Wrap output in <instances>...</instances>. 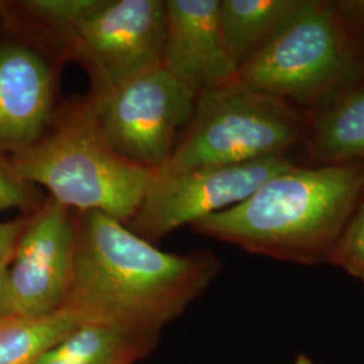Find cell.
Listing matches in <instances>:
<instances>
[{
    "mask_svg": "<svg viewBox=\"0 0 364 364\" xmlns=\"http://www.w3.org/2000/svg\"><path fill=\"white\" fill-rule=\"evenodd\" d=\"M305 129L304 119L290 103L232 80L197 95L181 141L166 166L154 174L168 177L285 156L289 147L302 141Z\"/></svg>",
    "mask_w": 364,
    "mask_h": 364,
    "instance_id": "obj_5",
    "label": "cell"
},
{
    "mask_svg": "<svg viewBox=\"0 0 364 364\" xmlns=\"http://www.w3.org/2000/svg\"><path fill=\"white\" fill-rule=\"evenodd\" d=\"M316 159L331 164L364 159V85L341 97L318 117L312 138Z\"/></svg>",
    "mask_w": 364,
    "mask_h": 364,
    "instance_id": "obj_14",
    "label": "cell"
},
{
    "mask_svg": "<svg viewBox=\"0 0 364 364\" xmlns=\"http://www.w3.org/2000/svg\"><path fill=\"white\" fill-rule=\"evenodd\" d=\"M76 250V223L55 198L31 216L14 251L9 287L14 316L33 318L64 308Z\"/></svg>",
    "mask_w": 364,
    "mask_h": 364,
    "instance_id": "obj_9",
    "label": "cell"
},
{
    "mask_svg": "<svg viewBox=\"0 0 364 364\" xmlns=\"http://www.w3.org/2000/svg\"><path fill=\"white\" fill-rule=\"evenodd\" d=\"M75 223L73 273L63 309L84 324L156 340L220 270L209 252H164L102 212H77Z\"/></svg>",
    "mask_w": 364,
    "mask_h": 364,
    "instance_id": "obj_1",
    "label": "cell"
},
{
    "mask_svg": "<svg viewBox=\"0 0 364 364\" xmlns=\"http://www.w3.org/2000/svg\"><path fill=\"white\" fill-rule=\"evenodd\" d=\"M293 166L287 156H275L168 177L153 174L144 201L129 223L130 230L147 242L162 239L180 227L242 203L262 183Z\"/></svg>",
    "mask_w": 364,
    "mask_h": 364,
    "instance_id": "obj_8",
    "label": "cell"
},
{
    "mask_svg": "<svg viewBox=\"0 0 364 364\" xmlns=\"http://www.w3.org/2000/svg\"><path fill=\"white\" fill-rule=\"evenodd\" d=\"M293 364H316L313 360H311L309 358H306V356H304V355H301L299 356L296 360H294V363Z\"/></svg>",
    "mask_w": 364,
    "mask_h": 364,
    "instance_id": "obj_21",
    "label": "cell"
},
{
    "mask_svg": "<svg viewBox=\"0 0 364 364\" xmlns=\"http://www.w3.org/2000/svg\"><path fill=\"white\" fill-rule=\"evenodd\" d=\"M55 85L42 53L21 42L0 45V154L19 153L48 131L57 114Z\"/></svg>",
    "mask_w": 364,
    "mask_h": 364,
    "instance_id": "obj_10",
    "label": "cell"
},
{
    "mask_svg": "<svg viewBox=\"0 0 364 364\" xmlns=\"http://www.w3.org/2000/svg\"><path fill=\"white\" fill-rule=\"evenodd\" d=\"M103 0H27L21 6L39 26L52 34L66 50L80 25L102 6Z\"/></svg>",
    "mask_w": 364,
    "mask_h": 364,
    "instance_id": "obj_16",
    "label": "cell"
},
{
    "mask_svg": "<svg viewBox=\"0 0 364 364\" xmlns=\"http://www.w3.org/2000/svg\"><path fill=\"white\" fill-rule=\"evenodd\" d=\"M195 92L162 66L105 95H91L99 129L119 156L156 173L176 147L177 131L195 111Z\"/></svg>",
    "mask_w": 364,
    "mask_h": 364,
    "instance_id": "obj_6",
    "label": "cell"
},
{
    "mask_svg": "<svg viewBox=\"0 0 364 364\" xmlns=\"http://www.w3.org/2000/svg\"><path fill=\"white\" fill-rule=\"evenodd\" d=\"M363 195H364V193H363Z\"/></svg>",
    "mask_w": 364,
    "mask_h": 364,
    "instance_id": "obj_22",
    "label": "cell"
},
{
    "mask_svg": "<svg viewBox=\"0 0 364 364\" xmlns=\"http://www.w3.org/2000/svg\"><path fill=\"white\" fill-rule=\"evenodd\" d=\"M154 344L156 340L85 323L42 353L34 364H134Z\"/></svg>",
    "mask_w": 364,
    "mask_h": 364,
    "instance_id": "obj_13",
    "label": "cell"
},
{
    "mask_svg": "<svg viewBox=\"0 0 364 364\" xmlns=\"http://www.w3.org/2000/svg\"><path fill=\"white\" fill-rule=\"evenodd\" d=\"M166 4L103 0L80 25L66 52L90 73L92 95H105L162 66Z\"/></svg>",
    "mask_w": 364,
    "mask_h": 364,
    "instance_id": "obj_7",
    "label": "cell"
},
{
    "mask_svg": "<svg viewBox=\"0 0 364 364\" xmlns=\"http://www.w3.org/2000/svg\"><path fill=\"white\" fill-rule=\"evenodd\" d=\"M9 159L19 177L49 189L68 208L102 212L123 224L138 212L154 174L108 144L90 99L57 111L38 141Z\"/></svg>",
    "mask_w": 364,
    "mask_h": 364,
    "instance_id": "obj_3",
    "label": "cell"
},
{
    "mask_svg": "<svg viewBox=\"0 0 364 364\" xmlns=\"http://www.w3.org/2000/svg\"><path fill=\"white\" fill-rule=\"evenodd\" d=\"M362 21L364 3L306 0L291 23L239 68L235 80L287 103L313 105L353 69Z\"/></svg>",
    "mask_w": 364,
    "mask_h": 364,
    "instance_id": "obj_4",
    "label": "cell"
},
{
    "mask_svg": "<svg viewBox=\"0 0 364 364\" xmlns=\"http://www.w3.org/2000/svg\"><path fill=\"white\" fill-rule=\"evenodd\" d=\"M11 260L13 257L0 259V326L15 317L9 287V273Z\"/></svg>",
    "mask_w": 364,
    "mask_h": 364,
    "instance_id": "obj_20",
    "label": "cell"
},
{
    "mask_svg": "<svg viewBox=\"0 0 364 364\" xmlns=\"http://www.w3.org/2000/svg\"><path fill=\"white\" fill-rule=\"evenodd\" d=\"M42 203L37 186L19 177L10 159L0 154V212L14 208L36 212Z\"/></svg>",
    "mask_w": 364,
    "mask_h": 364,
    "instance_id": "obj_18",
    "label": "cell"
},
{
    "mask_svg": "<svg viewBox=\"0 0 364 364\" xmlns=\"http://www.w3.org/2000/svg\"><path fill=\"white\" fill-rule=\"evenodd\" d=\"M162 68L196 95L223 87L237 68L225 50L219 0H168Z\"/></svg>",
    "mask_w": 364,
    "mask_h": 364,
    "instance_id": "obj_11",
    "label": "cell"
},
{
    "mask_svg": "<svg viewBox=\"0 0 364 364\" xmlns=\"http://www.w3.org/2000/svg\"><path fill=\"white\" fill-rule=\"evenodd\" d=\"M326 262L364 284V198L353 210Z\"/></svg>",
    "mask_w": 364,
    "mask_h": 364,
    "instance_id": "obj_17",
    "label": "cell"
},
{
    "mask_svg": "<svg viewBox=\"0 0 364 364\" xmlns=\"http://www.w3.org/2000/svg\"><path fill=\"white\" fill-rule=\"evenodd\" d=\"M28 218L0 223V259L13 257L16 243L26 228Z\"/></svg>",
    "mask_w": 364,
    "mask_h": 364,
    "instance_id": "obj_19",
    "label": "cell"
},
{
    "mask_svg": "<svg viewBox=\"0 0 364 364\" xmlns=\"http://www.w3.org/2000/svg\"><path fill=\"white\" fill-rule=\"evenodd\" d=\"M306 0H219V26L225 50L242 68L277 38Z\"/></svg>",
    "mask_w": 364,
    "mask_h": 364,
    "instance_id": "obj_12",
    "label": "cell"
},
{
    "mask_svg": "<svg viewBox=\"0 0 364 364\" xmlns=\"http://www.w3.org/2000/svg\"><path fill=\"white\" fill-rule=\"evenodd\" d=\"M363 193L360 162L293 166L191 227L252 254L314 264L328 260Z\"/></svg>",
    "mask_w": 364,
    "mask_h": 364,
    "instance_id": "obj_2",
    "label": "cell"
},
{
    "mask_svg": "<svg viewBox=\"0 0 364 364\" xmlns=\"http://www.w3.org/2000/svg\"><path fill=\"white\" fill-rule=\"evenodd\" d=\"M82 324L77 314L68 309L33 318L13 317L0 326V364H34Z\"/></svg>",
    "mask_w": 364,
    "mask_h": 364,
    "instance_id": "obj_15",
    "label": "cell"
}]
</instances>
